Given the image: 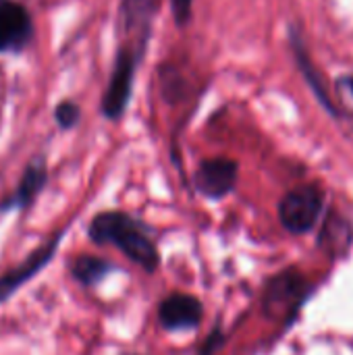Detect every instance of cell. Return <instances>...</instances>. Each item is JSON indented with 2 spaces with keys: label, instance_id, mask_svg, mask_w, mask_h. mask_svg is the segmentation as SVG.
Returning <instances> with one entry per match:
<instances>
[{
  "label": "cell",
  "instance_id": "obj_1",
  "mask_svg": "<svg viewBox=\"0 0 353 355\" xmlns=\"http://www.w3.org/2000/svg\"><path fill=\"white\" fill-rule=\"evenodd\" d=\"M89 237L96 243H112L117 245L129 260L154 272L160 256L152 239L144 233V229L123 212H102L89 225Z\"/></svg>",
  "mask_w": 353,
  "mask_h": 355
},
{
  "label": "cell",
  "instance_id": "obj_2",
  "mask_svg": "<svg viewBox=\"0 0 353 355\" xmlns=\"http://www.w3.org/2000/svg\"><path fill=\"white\" fill-rule=\"evenodd\" d=\"M322 189L316 185H302L291 189L279 206V218L289 233H308L314 229L322 210Z\"/></svg>",
  "mask_w": 353,
  "mask_h": 355
},
{
  "label": "cell",
  "instance_id": "obj_3",
  "mask_svg": "<svg viewBox=\"0 0 353 355\" xmlns=\"http://www.w3.org/2000/svg\"><path fill=\"white\" fill-rule=\"evenodd\" d=\"M135 64H137V54L133 52V48L123 46V50L117 54L110 83L106 87L104 102H102V112L108 119H119L123 114V110L129 102V96H131Z\"/></svg>",
  "mask_w": 353,
  "mask_h": 355
},
{
  "label": "cell",
  "instance_id": "obj_4",
  "mask_svg": "<svg viewBox=\"0 0 353 355\" xmlns=\"http://www.w3.org/2000/svg\"><path fill=\"white\" fill-rule=\"evenodd\" d=\"M306 291L308 285L304 277H300L295 270H287L275 277L266 287V310L275 316H287L289 312H295L300 308Z\"/></svg>",
  "mask_w": 353,
  "mask_h": 355
},
{
  "label": "cell",
  "instance_id": "obj_5",
  "mask_svg": "<svg viewBox=\"0 0 353 355\" xmlns=\"http://www.w3.org/2000/svg\"><path fill=\"white\" fill-rule=\"evenodd\" d=\"M237 181V162L229 158H210L204 160L196 173L198 189L208 198H223L227 196Z\"/></svg>",
  "mask_w": 353,
  "mask_h": 355
},
{
  "label": "cell",
  "instance_id": "obj_6",
  "mask_svg": "<svg viewBox=\"0 0 353 355\" xmlns=\"http://www.w3.org/2000/svg\"><path fill=\"white\" fill-rule=\"evenodd\" d=\"M29 35V12L15 0H0V50H19Z\"/></svg>",
  "mask_w": 353,
  "mask_h": 355
},
{
  "label": "cell",
  "instance_id": "obj_7",
  "mask_svg": "<svg viewBox=\"0 0 353 355\" xmlns=\"http://www.w3.org/2000/svg\"><path fill=\"white\" fill-rule=\"evenodd\" d=\"M158 316L160 322L171 331L193 329L202 320V304L193 295L175 293L160 304Z\"/></svg>",
  "mask_w": 353,
  "mask_h": 355
},
{
  "label": "cell",
  "instance_id": "obj_8",
  "mask_svg": "<svg viewBox=\"0 0 353 355\" xmlns=\"http://www.w3.org/2000/svg\"><path fill=\"white\" fill-rule=\"evenodd\" d=\"M56 245H58V237H54L50 243L42 245V248H40L37 252H33L23 264H19L17 268L8 270V272L0 279V304H2L4 300H8V297H10L27 279H31L42 266H46V264L50 262V258H52Z\"/></svg>",
  "mask_w": 353,
  "mask_h": 355
},
{
  "label": "cell",
  "instance_id": "obj_9",
  "mask_svg": "<svg viewBox=\"0 0 353 355\" xmlns=\"http://www.w3.org/2000/svg\"><path fill=\"white\" fill-rule=\"evenodd\" d=\"M156 10V0H121V17L125 31L133 33L135 40L139 37L146 44L150 35V23Z\"/></svg>",
  "mask_w": 353,
  "mask_h": 355
},
{
  "label": "cell",
  "instance_id": "obj_10",
  "mask_svg": "<svg viewBox=\"0 0 353 355\" xmlns=\"http://www.w3.org/2000/svg\"><path fill=\"white\" fill-rule=\"evenodd\" d=\"M44 185H46V164H44V160L37 158L25 168V175H23L17 191L2 206L4 208H25L33 202V198L40 193V189Z\"/></svg>",
  "mask_w": 353,
  "mask_h": 355
},
{
  "label": "cell",
  "instance_id": "obj_11",
  "mask_svg": "<svg viewBox=\"0 0 353 355\" xmlns=\"http://www.w3.org/2000/svg\"><path fill=\"white\" fill-rule=\"evenodd\" d=\"M291 44H293V52H295V58H298L300 71L304 73L306 81L312 85V89H314V94L318 96V100H320L329 110H333V104H331L329 94H327V89H325V83L320 81V75L312 69V62H310V58H308V54H306L304 42H300L298 33H291Z\"/></svg>",
  "mask_w": 353,
  "mask_h": 355
},
{
  "label": "cell",
  "instance_id": "obj_12",
  "mask_svg": "<svg viewBox=\"0 0 353 355\" xmlns=\"http://www.w3.org/2000/svg\"><path fill=\"white\" fill-rule=\"evenodd\" d=\"M110 270V264L94 258V256H81L75 264H73V275L77 281H81L83 285H94L98 283L106 272Z\"/></svg>",
  "mask_w": 353,
  "mask_h": 355
},
{
  "label": "cell",
  "instance_id": "obj_13",
  "mask_svg": "<svg viewBox=\"0 0 353 355\" xmlns=\"http://www.w3.org/2000/svg\"><path fill=\"white\" fill-rule=\"evenodd\" d=\"M77 119H79V108L73 102L58 104V108H56V121H58L60 127L69 129V127H73L77 123Z\"/></svg>",
  "mask_w": 353,
  "mask_h": 355
},
{
  "label": "cell",
  "instance_id": "obj_14",
  "mask_svg": "<svg viewBox=\"0 0 353 355\" xmlns=\"http://www.w3.org/2000/svg\"><path fill=\"white\" fill-rule=\"evenodd\" d=\"M337 94L341 104L353 114V77H341L337 83Z\"/></svg>",
  "mask_w": 353,
  "mask_h": 355
},
{
  "label": "cell",
  "instance_id": "obj_15",
  "mask_svg": "<svg viewBox=\"0 0 353 355\" xmlns=\"http://www.w3.org/2000/svg\"><path fill=\"white\" fill-rule=\"evenodd\" d=\"M191 4H193V0H171L173 15H175V21H177L179 25H185V23L189 21Z\"/></svg>",
  "mask_w": 353,
  "mask_h": 355
}]
</instances>
